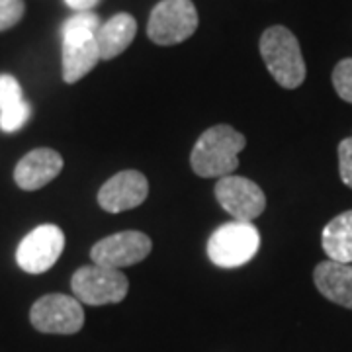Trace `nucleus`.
Segmentation results:
<instances>
[{"instance_id": "obj_7", "label": "nucleus", "mask_w": 352, "mask_h": 352, "mask_svg": "<svg viewBox=\"0 0 352 352\" xmlns=\"http://www.w3.org/2000/svg\"><path fill=\"white\" fill-rule=\"evenodd\" d=\"M65 249V233L57 226L36 227L20 241L16 263L28 274H43L59 261Z\"/></svg>"}, {"instance_id": "obj_12", "label": "nucleus", "mask_w": 352, "mask_h": 352, "mask_svg": "<svg viewBox=\"0 0 352 352\" xmlns=\"http://www.w3.org/2000/svg\"><path fill=\"white\" fill-rule=\"evenodd\" d=\"M63 36V80L78 82L100 59L96 34H61Z\"/></svg>"}, {"instance_id": "obj_14", "label": "nucleus", "mask_w": 352, "mask_h": 352, "mask_svg": "<svg viewBox=\"0 0 352 352\" xmlns=\"http://www.w3.org/2000/svg\"><path fill=\"white\" fill-rule=\"evenodd\" d=\"M138 34V22L131 14L122 12L112 16L96 32V43L102 61H110L131 45Z\"/></svg>"}, {"instance_id": "obj_2", "label": "nucleus", "mask_w": 352, "mask_h": 352, "mask_svg": "<svg viewBox=\"0 0 352 352\" xmlns=\"http://www.w3.org/2000/svg\"><path fill=\"white\" fill-rule=\"evenodd\" d=\"M258 50L266 69L280 87L286 90L302 87L307 75L302 47L298 38L286 25H270L268 30H264Z\"/></svg>"}, {"instance_id": "obj_3", "label": "nucleus", "mask_w": 352, "mask_h": 352, "mask_svg": "<svg viewBox=\"0 0 352 352\" xmlns=\"http://www.w3.org/2000/svg\"><path fill=\"white\" fill-rule=\"evenodd\" d=\"M261 233L252 221H229L208 241V256L219 268H239L258 252Z\"/></svg>"}, {"instance_id": "obj_21", "label": "nucleus", "mask_w": 352, "mask_h": 352, "mask_svg": "<svg viewBox=\"0 0 352 352\" xmlns=\"http://www.w3.org/2000/svg\"><path fill=\"white\" fill-rule=\"evenodd\" d=\"M339 175L342 184L352 188V138L339 143Z\"/></svg>"}, {"instance_id": "obj_1", "label": "nucleus", "mask_w": 352, "mask_h": 352, "mask_svg": "<svg viewBox=\"0 0 352 352\" xmlns=\"http://www.w3.org/2000/svg\"><path fill=\"white\" fill-rule=\"evenodd\" d=\"M247 145L245 135L231 126L219 124L201 133L192 155V170L201 178H223L239 166V155Z\"/></svg>"}, {"instance_id": "obj_6", "label": "nucleus", "mask_w": 352, "mask_h": 352, "mask_svg": "<svg viewBox=\"0 0 352 352\" xmlns=\"http://www.w3.org/2000/svg\"><path fill=\"white\" fill-rule=\"evenodd\" d=\"M30 321L39 333L75 335L85 325L82 303L73 296L47 294L32 305Z\"/></svg>"}, {"instance_id": "obj_4", "label": "nucleus", "mask_w": 352, "mask_h": 352, "mask_svg": "<svg viewBox=\"0 0 352 352\" xmlns=\"http://www.w3.org/2000/svg\"><path fill=\"white\" fill-rule=\"evenodd\" d=\"M198 30V10L192 0H161L151 10L147 36L157 45H178Z\"/></svg>"}, {"instance_id": "obj_22", "label": "nucleus", "mask_w": 352, "mask_h": 352, "mask_svg": "<svg viewBox=\"0 0 352 352\" xmlns=\"http://www.w3.org/2000/svg\"><path fill=\"white\" fill-rule=\"evenodd\" d=\"M100 0H65V4L69 8H73L75 12H90Z\"/></svg>"}, {"instance_id": "obj_10", "label": "nucleus", "mask_w": 352, "mask_h": 352, "mask_svg": "<svg viewBox=\"0 0 352 352\" xmlns=\"http://www.w3.org/2000/svg\"><path fill=\"white\" fill-rule=\"evenodd\" d=\"M149 182L139 170H122L113 175L98 192V204L108 214H120L141 206L147 200Z\"/></svg>"}, {"instance_id": "obj_8", "label": "nucleus", "mask_w": 352, "mask_h": 352, "mask_svg": "<svg viewBox=\"0 0 352 352\" xmlns=\"http://www.w3.org/2000/svg\"><path fill=\"white\" fill-rule=\"evenodd\" d=\"M215 198L233 221H252L266 208V196L261 186L245 176L219 178L215 184Z\"/></svg>"}, {"instance_id": "obj_19", "label": "nucleus", "mask_w": 352, "mask_h": 352, "mask_svg": "<svg viewBox=\"0 0 352 352\" xmlns=\"http://www.w3.org/2000/svg\"><path fill=\"white\" fill-rule=\"evenodd\" d=\"M24 12V0H0V32L14 28L22 20Z\"/></svg>"}, {"instance_id": "obj_5", "label": "nucleus", "mask_w": 352, "mask_h": 352, "mask_svg": "<svg viewBox=\"0 0 352 352\" xmlns=\"http://www.w3.org/2000/svg\"><path fill=\"white\" fill-rule=\"evenodd\" d=\"M75 298L87 305H108L120 303L127 296L129 282L122 270L90 264L78 268L71 278Z\"/></svg>"}, {"instance_id": "obj_15", "label": "nucleus", "mask_w": 352, "mask_h": 352, "mask_svg": "<svg viewBox=\"0 0 352 352\" xmlns=\"http://www.w3.org/2000/svg\"><path fill=\"white\" fill-rule=\"evenodd\" d=\"M321 243L329 261L352 264V210L329 221L323 229Z\"/></svg>"}, {"instance_id": "obj_16", "label": "nucleus", "mask_w": 352, "mask_h": 352, "mask_svg": "<svg viewBox=\"0 0 352 352\" xmlns=\"http://www.w3.org/2000/svg\"><path fill=\"white\" fill-rule=\"evenodd\" d=\"M30 116H32V106L25 100L16 102L12 106L0 110V129L4 133H14L28 124Z\"/></svg>"}, {"instance_id": "obj_20", "label": "nucleus", "mask_w": 352, "mask_h": 352, "mask_svg": "<svg viewBox=\"0 0 352 352\" xmlns=\"http://www.w3.org/2000/svg\"><path fill=\"white\" fill-rule=\"evenodd\" d=\"M20 100H24L20 82L12 75H0V110Z\"/></svg>"}, {"instance_id": "obj_18", "label": "nucleus", "mask_w": 352, "mask_h": 352, "mask_svg": "<svg viewBox=\"0 0 352 352\" xmlns=\"http://www.w3.org/2000/svg\"><path fill=\"white\" fill-rule=\"evenodd\" d=\"M100 25V18L94 12H76L65 22L61 34H96Z\"/></svg>"}, {"instance_id": "obj_13", "label": "nucleus", "mask_w": 352, "mask_h": 352, "mask_svg": "<svg viewBox=\"0 0 352 352\" xmlns=\"http://www.w3.org/2000/svg\"><path fill=\"white\" fill-rule=\"evenodd\" d=\"M314 282L329 302L352 309V264L327 258L315 266Z\"/></svg>"}, {"instance_id": "obj_11", "label": "nucleus", "mask_w": 352, "mask_h": 352, "mask_svg": "<svg viewBox=\"0 0 352 352\" xmlns=\"http://www.w3.org/2000/svg\"><path fill=\"white\" fill-rule=\"evenodd\" d=\"M63 170V157L53 149L41 147L24 155L16 168H14V180L22 190H39L50 184L53 178H57Z\"/></svg>"}, {"instance_id": "obj_9", "label": "nucleus", "mask_w": 352, "mask_h": 352, "mask_svg": "<svg viewBox=\"0 0 352 352\" xmlns=\"http://www.w3.org/2000/svg\"><path fill=\"white\" fill-rule=\"evenodd\" d=\"M153 249L151 239L141 231H122L104 237L90 249V258L94 264L106 268L122 270L126 266L141 263L149 256Z\"/></svg>"}, {"instance_id": "obj_17", "label": "nucleus", "mask_w": 352, "mask_h": 352, "mask_svg": "<svg viewBox=\"0 0 352 352\" xmlns=\"http://www.w3.org/2000/svg\"><path fill=\"white\" fill-rule=\"evenodd\" d=\"M333 87L339 98L352 104V57L339 61L333 69Z\"/></svg>"}]
</instances>
